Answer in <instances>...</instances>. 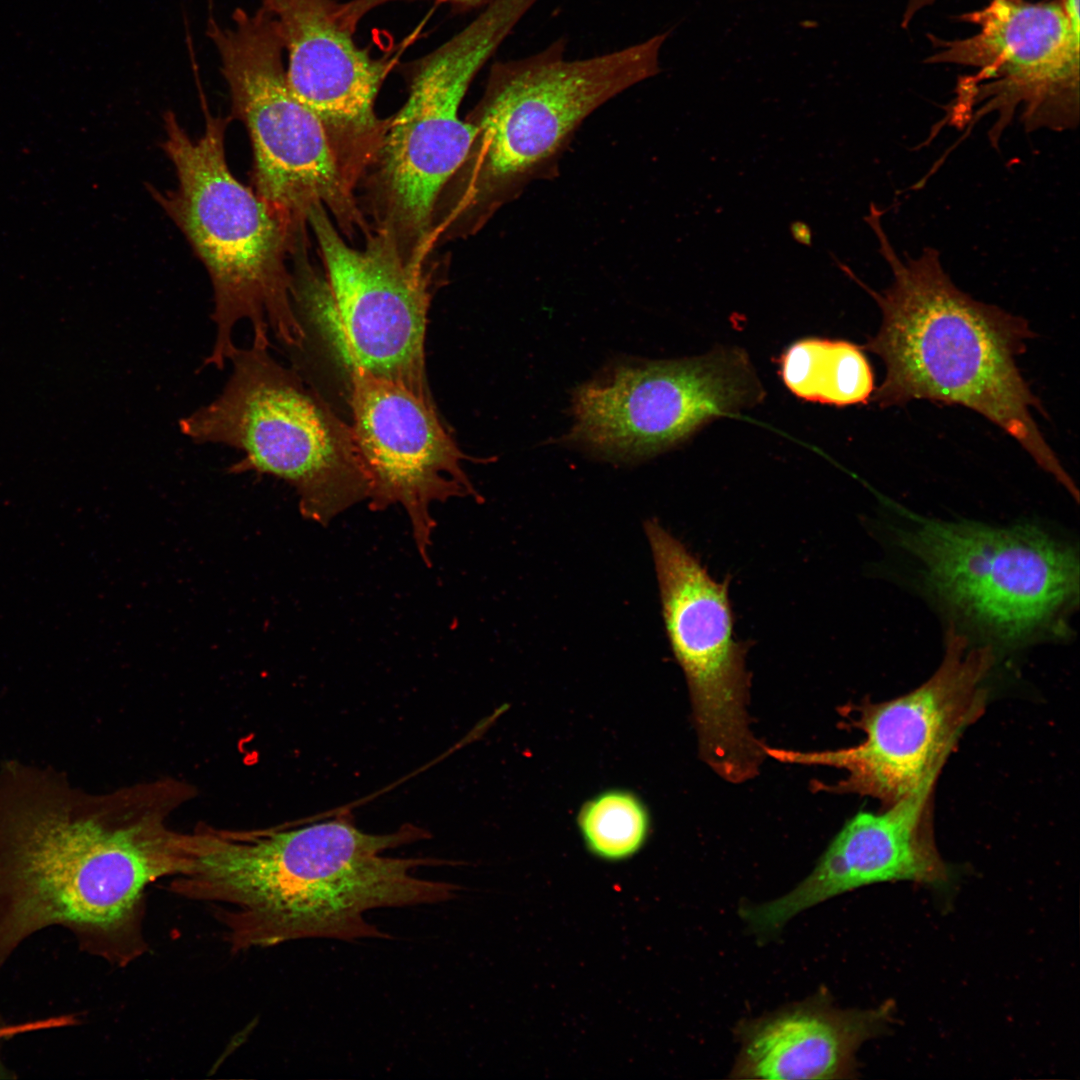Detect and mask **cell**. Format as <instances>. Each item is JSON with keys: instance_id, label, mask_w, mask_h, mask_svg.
I'll list each match as a JSON object with an SVG mask.
<instances>
[{"instance_id": "cell-1", "label": "cell", "mask_w": 1080, "mask_h": 1080, "mask_svg": "<svg viewBox=\"0 0 1080 1080\" xmlns=\"http://www.w3.org/2000/svg\"><path fill=\"white\" fill-rule=\"evenodd\" d=\"M423 836L411 826L370 834L346 820L277 831L206 828L189 834L186 866L171 888L213 904L236 949L383 938L368 911L455 896V885L412 874L433 860L382 856Z\"/></svg>"}, {"instance_id": "cell-2", "label": "cell", "mask_w": 1080, "mask_h": 1080, "mask_svg": "<svg viewBox=\"0 0 1080 1080\" xmlns=\"http://www.w3.org/2000/svg\"><path fill=\"white\" fill-rule=\"evenodd\" d=\"M190 792L158 781L119 792L98 812L33 818L0 853V972L23 942L53 926L113 964L141 955L145 891L185 866L186 834L168 818Z\"/></svg>"}, {"instance_id": "cell-3", "label": "cell", "mask_w": 1080, "mask_h": 1080, "mask_svg": "<svg viewBox=\"0 0 1080 1080\" xmlns=\"http://www.w3.org/2000/svg\"><path fill=\"white\" fill-rule=\"evenodd\" d=\"M883 213L871 203L864 220L891 269L886 289L867 286L832 255L882 314L878 332L862 346L885 366L884 380L871 400L881 408L929 400L971 409L1014 438L1076 498L1077 487L1033 418L1032 409L1045 411L1017 365L1033 337L1028 322L959 289L935 248L901 257L882 226Z\"/></svg>"}, {"instance_id": "cell-4", "label": "cell", "mask_w": 1080, "mask_h": 1080, "mask_svg": "<svg viewBox=\"0 0 1080 1080\" xmlns=\"http://www.w3.org/2000/svg\"><path fill=\"white\" fill-rule=\"evenodd\" d=\"M205 129L192 139L172 111L163 115L162 148L177 176L173 190L149 186L205 266L213 289L215 338L204 365L222 369L236 348L234 330L247 320L252 336L300 350L306 332L292 300L284 259L295 238L226 160L228 118L215 117L201 94Z\"/></svg>"}, {"instance_id": "cell-5", "label": "cell", "mask_w": 1080, "mask_h": 1080, "mask_svg": "<svg viewBox=\"0 0 1080 1080\" xmlns=\"http://www.w3.org/2000/svg\"><path fill=\"white\" fill-rule=\"evenodd\" d=\"M268 336L236 346L217 397L179 421L198 444L237 449L231 473L255 472L290 484L302 516L323 526L369 495L350 425L270 353Z\"/></svg>"}, {"instance_id": "cell-6", "label": "cell", "mask_w": 1080, "mask_h": 1080, "mask_svg": "<svg viewBox=\"0 0 1080 1080\" xmlns=\"http://www.w3.org/2000/svg\"><path fill=\"white\" fill-rule=\"evenodd\" d=\"M666 33L600 56L564 57L566 41L496 62L472 122L470 199L495 209L555 158L597 108L659 73ZM467 158V159H468Z\"/></svg>"}, {"instance_id": "cell-7", "label": "cell", "mask_w": 1080, "mask_h": 1080, "mask_svg": "<svg viewBox=\"0 0 1080 1080\" xmlns=\"http://www.w3.org/2000/svg\"><path fill=\"white\" fill-rule=\"evenodd\" d=\"M903 514L896 542L918 562L927 589L993 643L1020 646L1064 627L1079 591L1070 545L1028 524Z\"/></svg>"}, {"instance_id": "cell-8", "label": "cell", "mask_w": 1080, "mask_h": 1080, "mask_svg": "<svg viewBox=\"0 0 1080 1080\" xmlns=\"http://www.w3.org/2000/svg\"><path fill=\"white\" fill-rule=\"evenodd\" d=\"M959 21L975 31L946 39L928 34L927 64L972 69L958 78L943 123L962 127L994 113L998 143L1015 117L1025 130L1063 131L1079 123V0H989Z\"/></svg>"}, {"instance_id": "cell-9", "label": "cell", "mask_w": 1080, "mask_h": 1080, "mask_svg": "<svg viewBox=\"0 0 1080 1080\" xmlns=\"http://www.w3.org/2000/svg\"><path fill=\"white\" fill-rule=\"evenodd\" d=\"M206 34L215 45L231 99L253 151L252 188L295 235L308 210L322 205L340 221L359 216L323 121L292 93L274 17L237 8L231 27L209 6Z\"/></svg>"}, {"instance_id": "cell-10", "label": "cell", "mask_w": 1080, "mask_h": 1080, "mask_svg": "<svg viewBox=\"0 0 1080 1080\" xmlns=\"http://www.w3.org/2000/svg\"><path fill=\"white\" fill-rule=\"evenodd\" d=\"M995 659L990 645L970 647L951 624L943 660L927 681L897 698L856 707L852 720L862 742L824 751L764 744V753L784 763L841 769L846 777L832 785L815 782V790L869 796L890 806L939 775L964 729L984 710V682Z\"/></svg>"}, {"instance_id": "cell-11", "label": "cell", "mask_w": 1080, "mask_h": 1080, "mask_svg": "<svg viewBox=\"0 0 1080 1080\" xmlns=\"http://www.w3.org/2000/svg\"><path fill=\"white\" fill-rule=\"evenodd\" d=\"M319 244L327 281L298 260L293 303L324 312L348 367L401 384L432 400L425 373V336L431 294L416 261L384 232L363 249L336 231L322 205L306 215Z\"/></svg>"}, {"instance_id": "cell-12", "label": "cell", "mask_w": 1080, "mask_h": 1080, "mask_svg": "<svg viewBox=\"0 0 1080 1080\" xmlns=\"http://www.w3.org/2000/svg\"><path fill=\"white\" fill-rule=\"evenodd\" d=\"M644 529L667 636L688 684L701 757L725 780L745 782L758 774L765 753L749 727L748 646L734 633L730 579H714L658 521H646Z\"/></svg>"}, {"instance_id": "cell-13", "label": "cell", "mask_w": 1080, "mask_h": 1080, "mask_svg": "<svg viewBox=\"0 0 1080 1080\" xmlns=\"http://www.w3.org/2000/svg\"><path fill=\"white\" fill-rule=\"evenodd\" d=\"M764 396L748 354L735 346L683 359L623 363L577 389L565 440L608 459L646 458Z\"/></svg>"}, {"instance_id": "cell-14", "label": "cell", "mask_w": 1080, "mask_h": 1080, "mask_svg": "<svg viewBox=\"0 0 1080 1080\" xmlns=\"http://www.w3.org/2000/svg\"><path fill=\"white\" fill-rule=\"evenodd\" d=\"M538 0H494L464 29L417 61L408 98L384 140L382 172L398 225L422 234L446 182L477 138L459 117L470 83Z\"/></svg>"}, {"instance_id": "cell-15", "label": "cell", "mask_w": 1080, "mask_h": 1080, "mask_svg": "<svg viewBox=\"0 0 1080 1080\" xmlns=\"http://www.w3.org/2000/svg\"><path fill=\"white\" fill-rule=\"evenodd\" d=\"M349 374L350 429L369 480L368 507L379 512L402 506L418 553L430 565L431 505L467 496L481 502L462 467L467 457L432 400L357 369Z\"/></svg>"}, {"instance_id": "cell-16", "label": "cell", "mask_w": 1080, "mask_h": 1080, "mask_svg": "<svg viewBox=\"0 0 1080 1080\" xmlns=\"http://www.w3.org/2000/svg\"><path fill=\"white\" fill-rule=\"evenodd\" d=\"M938 776L880 812L854 815L808 877L775 900L742 905V919L757 934H769L804 910L863 886L894 881L946 883L949 869L938 851L932 825Z\"/></svg>"}, {"instance_id": "cell-17", "label": "cell", "mask_w": 1080, "mask_h": 1080, "mask_svg": "<svg viewBox=\"0 0 1080 1080\" xmlns=\"http://www.w3.org/2000/svg\"><path fill=\"white\" fill-rule=\"evenodd\" d=\"M275 19L296 98L325 124L347 133L377 126L375 99L400 53L374 58L353 39L335 0H260Z\"/></svg>"}, {"instance_id": "cell-18", "label": "cell", "mask_w": 1080, "mask_h": 1080, "mask_svg": "<svg viewBox=\"0 0 1080 1080\" xmlns=\"http://www.w3.org/2000/svg\"><path fill=\"white\" fill-rule=\"evenodd\" d=\"M895 1005L840 1009L822 999L805 1001L741 1025V1049L732 1077L838 1079L852 1077L856 1052L888 1030Z\"/></svg>"}, {"instance_id": "cell-19", "label": "cell", "mask_w": 1080, "mask_h": 1080, "mask_svg": "<svg viewBox=\"0 0 1080 1080\" xmlns=\"http://www.w3.org/2000/svg\"><path fill=\"white\" fill-rule=\"evenodd\" d=\"M779 373L796 397L838 407L864 404L874 393V373L862 346L808 337L778 358Z\"/></svg>"}, {"instance_id": "cell-20", "label": "cell", "mask_w": 1080, "mask_h": 1080, "mask_svg": "<svg viewBox=\"0 0 1080 1080\" xmlns=\"http://www.w3.org/2000/svg\"><path fill=\"white\" fill-rule=\"evenodd\" d=\"M577 826L592 855L606 861H622L645 845L651 819L637 794L614 788L583 803L577 814Z\"/></svg>"}, {"instance_id": "cell-21", "label": "cell", "mask_w": 1080, "mask_h": 1080, "mask_svg": "<svg viewBox=\"0 0 1080 1080\" xmlns=\"http://www.w3.org/2000/svg\"><path fill=\"white\" fill-rule=\"evenodd\" d=\"M402 0H350L342 4V12L346 19L353 25H358L360 20L371 10L388 2ZM451 3L459 8H475L488 5L494 0H434Z\"/></svg>"}, {"instance_id": "cell-22", "label": "cell", "mask_w": 1080, "mask_h": 1080, "mask_svg": "<svg viewBox=\"0 0 1080 1080\" xmlns=\"http://www.w3.org/2000/svg\"><path fill=\"white\" fill-rule=\"evenodd\" d=\"M938 1L939 0H905L900 20L901 28L907 29L917 15Z\"/></svg>"}, {"instance_id": "cell-23", "label": "cell", "mask_w": 1080, "mask_h": 1080, "mask_svg": "<svg viewBox=\"0 0 1080 1080\" xmlns=\"http://www.w3.org/2000/svg\"><path fill=\"white\" fill-rule=\"evenodd\" d=\"M790 234L793 240L801 245L811 247L813 241L812 229L804 221H793L789 226Z\"/></svg>"}, {"instance_id": "cell-24", "label": "cell", "mask_w": 1080, "mask_h": 1080, "mask_svg": "<svg viewBox=\"0 0 1080 1080\" xmlns=\"http://www.w3.org/2000/svg\"><path fill=\"white\" fill-rule=\"evenodd\" d=\"M9 1036V1029L7 1026L0 1027V1039L7 1038Z\"/></svg>"}]
</instances>
